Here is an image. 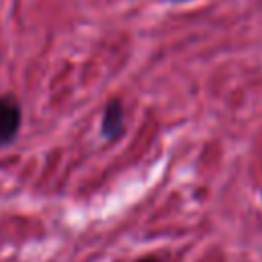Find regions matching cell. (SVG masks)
I'll list each match as a JSON object with an SVG mask.
<instances>
[{"label":"cell","mask_w":262,"mask_h":262,"mask_svg":"<svg viewBox=\"0 0 262 262\" xmlns=\"http://www.w3.org/2000/svg\"><path fill=\"white\" fill-rule=\"evenodd\" d=\"M23 123V108L20 102L12 94L0 96V147L14 141L16 133L20 131Z\"/></svg>","instance_id":"6da1fadb"},{"label":"cell","mask_w":262,"mask_h":262,"mask_svg":"<svg viewBox=\"0 0 262 262\" xmlns=\"http://www.w3.org/2000/svg\"><path fill=\"white\" fill-rule=\"evenodd\" d=\"M100 133L106 141H117L125 133V106L119 98H111L102 108Z\"/></svg>","instance_id":"7a4b0ae2"},{"label":"cell","mask_w":262,"mask_h":262,"mask_svg":"<svg viewBox=\"0 0 262 262\" xmlns=\"http://www.w3.org/2000/svg\"><path fill=\"white\" fill-rule=\"evenodd\" d=\"M135 262H162V260L156 258V256H145V258H139V260H135Z\"/></svg>","instance_id":"3957f363"},{"label":"cell","mask_w":262,"mask_h":262,"mask_svg":"<svg viewBox=\"0 0 262 262\" xmlns=\"http://www.w3.org/2000/svg\"><path fill=\"white\" fill-rule=\"evenodd\" d=\"M174 2H186V0H174Z\"/></svg>","instance_id":"277c9868"}]
</instances>
